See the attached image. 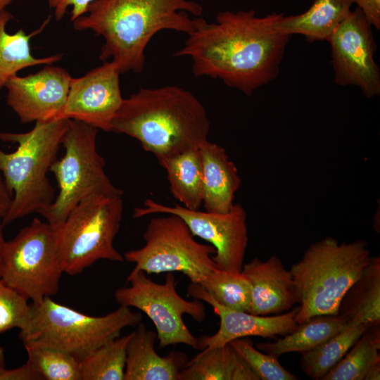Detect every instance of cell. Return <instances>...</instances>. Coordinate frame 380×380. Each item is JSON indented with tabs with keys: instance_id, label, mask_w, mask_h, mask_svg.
Instances as JSON below:
<instances>
[{
	"instance_id": "19",
	"label": "cell",
	"mask_w": 380,
	"mask_h": 380,
	"mask_svg": "<svg viewBox=\"0 0 380 380\" xmlns=\"http://www.w3.org/2000/svg\"><path fill=\"white\" fill-rule=\"evenodd\" d=\"M199 149L203 163L205 210L227 213L234 204L235 194L241 186L238 169L220 145L207 140Z\"/></svg>"
},
{
	"instance_id": "30",
	"label": "cell",
	"mask_w": 380,
	"mask_h": 380,
	"mask_svg": "<svg viewBox=\"0 0 380 380\" xmlns=\"http://www.w3.org/2000/svg\"><path fill=\"white\" fill-rule=\"evenodd\" d=\"M27 363L42 380H81L80 361L71 355L44 345L23 344Z\"/></svg>"
},
{
	"instance_id": "34",
	"label": "cell",
	"mask_w": 380,
	"mask_h": 380,
	"mask_svg": "<svg viewBox=\"0 0 380 380\" xmlns=\"http://www.w3.org/2000/svg\"><path fill=\"white\" fill-rule=\"evenodd\" d=\"M0 380H42L27 362L14 369L0 367Z\"/></svg>"
},
{
	"instance_id": "15",
	"label": "cell",
	"mask_w": 380,
	"mask_h": 380,
	"mask_svg": "<svg viewBox=\"0 0 380 380\" xmlns=\"http://www.w3.org/2000/svg\"><path fill=\"white\" fill-rule=\"evenodd\" d=\"M72 77L67 70L46 65L26 76L6 82V103L22 123L61 118Z\"/></svg>"
},
{
	"instance_id": "2",
	"label": "cell",
	"mask_w": 380,
	"mask_h": 380,
	"mask_svg": "<svg viewBox=\"0 0 380 380\" xmlns=\"http://www.w3.org/2000/svg\"><path fill=\"white\" fill-rule=\"evenodd\" d=\"M202 6L189 0H95L72 21L78 31L91 30L104 43L99 59H111L121 74L140 73L153 37L165 30L188 34L194 26L189 13L200 17Z\"/></svg>"
},
{
	"instance_id": "4",
	"label": "cell",
	"mask_w": 380,
	"mask_h": 380,
	"mask_svg": "<svg viewBox=\"0 0 380 380\" xmlns=\"http://www.w3.org/2000/svg\"><path fill=\"white\" fill-rule=\"evenodd\" d=\"M68 124V119L58 118L35 122L26 132H0L1 141L17 146L11 153L0 148V172L12 194L3 226L34 213L42 215L53 203L56 195L47 175Z\"/></svg>"
},
{
	"instance_id": "27",
	"label": "cell",
	"mask_w": 380,
	"mask_h": 380,
	"mask_svg": "<svg viewBox=\"0 0 380 380\" xmlns=\"http://www.w3.org/2000/svg\"><path fill=\"white\" fill-rule=\"evenodd\" d=\"M369 327L364 324L348 327L319 346L301 353L303 372L310 379L322 380Z\"/></svg>"
},
{
	"instance_id": "37",
	"label": "cell",
	"mask_w": 380,
	"mask_h": 380,
	"mask_svg": "<svg viewBox=\"0 0 380 380\" xmlns=\"http://www.w3.org/2000/svg\"><path fill=\"white\" fill-rule=\"evenodd\" d=\"M380 379V362L373 365L367 372L364 380Z\"/></svg>"
},
{
	"instance_id": "24",
	"label": "cell",
	"mask_w": 380,
	"mask_h": 380,
	"mask_svg": "<svg viewBox=\"0 0 380 380\" xmlns=\"http://www.w3.org/2000/svg\"><path fill=\"white\" fill-rule=\"evenodd\" d=\"M172 196L184 208L199 210L203 204V175L200 149L194 148L163 160Z\"/></svg>"
},
{
	"instance_id": "13",
	"label": "cell",
	"mask_w": 380,
	"mask_h": 380,
	"mask_svg": "<svg viewBox=\"0 0 380 380\" xmlns=\"http://www.w3.org/2000/svg\"><path fill=\"white\" fill-rule=\"evenodd\" d=\"M372 27L356 7L327 40L334 82L356 86L368 99L380 94V70L374 58L377 46Z\"/></svg>"
},
{
	"instance_id": "1",
	"label": "cell",
	"mask_w": 380,
	"mask_h": 380,
	"mask_svg": "<svg viewBox=\"0 0 380 380\" xmlns=\"http://www.w3.org/2000/svg\"><path fill=\"white\" fill-rule=\"evenodd\" d=\"M283 15L274 12L258 17L251 9L220 12L213 23L197 17L173 56L190 57L195 77L220 79L251 96L279 74L291 37L275 27Z\"/></svg>"
},
{
	"instance_id": "39",
	"label": "cell",
	"mask_w": 380,
	"mask_h": 380,
	"mask_svg": "<svg viewBox=\"0 0 380 380\" xmlns=\"http://www.w3.org/2000/svg\"><path fill=\"white\" fill-rule=\"evenodd\" d=\"M14 0H0V15Z\"/></svg>"
},
{
	"instance_id": "3",
	"label": "cell",
	"mask_w": 380,
	"mask_h": 380,
	"mask_svg": "<svg viewBox=\"0 0 380 380\" xmlns=\"http://www.w3.org/2000/svg\"><path fill=\"white\" fill-rule=\"evenodd\" d=\"M210 120L205 108L191 91L167 85L140 88L122 104L111 132L137 139L158 163L208 140Z\"/></svg>"
},
{
	"instance_id": "17",
	"label": "cell",
	"mask_w": 380,
	"mask_h": 380,
	"mask_svg": "<svg viewBox=\"0 0 380 380\" xmlns=\"http://www.w3.org/2000/svg\"><path fill=\"white\" fill-rule=\"evenodd\" d=\"M241 272L251 286L249 313L279 315L297 303L291 273L277 255H272L266 260L254 258L243 264Z\"/></svg>"
},
{
	"instance_id": "14",
	"label": "cell",
	"mask_w": 380,
	"mask_h": 380,
	"mask_svg": "<svg viewBox=\"0 0 380 380\" xmlns=\"http://www.w3.org/2000/svg\"><path fill=\"white\" fill-rule=\"evenodd\" d=\"M120 72L105 61L80 77H72L61 118L76 120L111 132V123L123 101Z\"/></svg>"
},
{
	"instance_id": "29",
	"label": "cell",
	"mask_w": 380,
	"mask_h": 380,
	"mask_svg": "<svg viewBox=\"0 0 380 380\" xmlns=\"http://www.w3.org/2000/svg\"><path fill=\"white\" fill-rule=\"evenodd\" d=\"M200 286L221 305L249 312L251 286L242 272L232 273L215 269Z\"/></svg>"
},
{
	"instance_id": "36",
	"label": "cell",
	"mask_w": 380,
	"mask_h": 380,
	"mask_svg": "<svg viewBox=\"0 0 380 380\" xmlns=\"http://www.w3.org/2000/svg\"><path fill=\"white\" fill-rule=\"evenodd\" d=\"M12 201V194L8 190L0 172V219L7 213Z\"/></svg>"
},
{
	"instance_id": "40",
	"label": "cell",
	"mask_w": 380,
	"mask_h": 380,
	"mask_svg": "<svg viewBox=\"0 0 380 380\" xmlns=\"http://www.w3.org/2000/svg\"><path fill=\"white\" fill-rule=\"evenodd\" d=\"M5 367V355L4 350L0 346V367Z\"/></svg>"
},
{
	"instance_id": "38",
	"label": "cell",
	"mask_w": 380,
	"mask_h": 380,
	"mask_svg": "<svg viewBox=\"0 0 380 380\" xmlns=\"http://www.w3.org/2000/svg\"><path fill=\"white\" fill-rule=\"evenodd\" d=\"M3 225L1 222H0V279H1V267H2V251H3V247L5 242L4 233H3Z\"/></svg>"
},
{
	"instance_id": "35",
	"label": "cell",
	"mask_w": 380,
	"mask_h": 380,
	"mask_svg": "<svg viewBox=\"0 0 380 380\" xmlns=\"http://www.w3.org/2000/svg\"><path fill=\"white\" fill-rule=\"evenodd\" d=\"M367 21L378 31L380 30V0H354Z\"/></svg>"
},
{
	"instance_id": "10",
	"label": "cell",
	"mask_w": 380,
	"mask_h": 380,
	"mask_svg": "<svg viewBox=\"0 0 380 380\" xmlns=\"http://www.w3.org/2000/svg\"><path fill=\"white\" fill-rule=\"evenodd\" d=\"M63 273L54 229L34 218L2 251L1 279L32 303L56 295Z\"/></svg>"
},
{
	"instance_id": "23",
	"label": "cell",
	"mask_w": 380,
	"mask_h": 380,
	"mask_svg": "<svg viewBox=\"0 0 380 380\" xmlns=\"http://www.w3.org/2000/svg\"><path fill=\"white\" fill-rule=\"evenodd\" d=\"M12 19L13 15L6 10L0 15V95L6 82L19 71L39 65H52L63 56L62 53H57L36 58L32 54L30 40L44 30L50 22L51 15L30 34H26L22 29L13 34L8 33L6 25Z\"/></svg>"
},
{
	"instance_id": "20",
	"label": "cell",
	"mask_w": 380,
	"mask_h": 380,
	"mask_svg": "<svg viewBox=\"0 0 380 380\" xmlns=\"http://www.w3.org/2000/svg\"><path fill=\"white\" fill-rule=\"evenodd\" d=\"M354 0H315L304 13L285 16L277 22L281 33L300 34L309 42L328 40L339 25L349 15Z\"/></svg>"
},
{
	"instance_id": "7",
	"label": "cell",
	"mask_w": 380,
	"mask_h": 380,
	"mask_svg": "<svg viewBox=\"0 0 380 380\" xmlns=\"http://www.w3.org/2000/svg\"><path fill=\"white\" fill-rule=\"evenodd\" d=\"M99 129L83 122L69 120L61 146L63 155L51 165L58 193L53 203L41 215L54 229L83 199L101 195L122 197L105 172L106 162L96 147Z\"/></svg>"
},
{
	"instance_id": "21",
	"label": "cell",
	"mask_w": 380,
	"mask_h": 380,
	"mask_svg": "<svg viewBox=\"0 0 380 380\" xmlns=\"http://www.w3.org/2000/svg\"><path fill=\"white\" fill-rule=\"evenodd\" d=\"M349 327L380 324V258L372 256L344 294L338 313Z\"/></svg>"
},
{
	"instance_id": "6",
	"label": "cell",
	"mask_w": 380,
	"mask_h": 380,
	"mask_svg": "<svg viewBox=\"0 0 380 380\" xmlns=\"http://www.w3.org/2000/svg\"><path fill=\"white\" fill-rule=\"evenodd\" d=\"M143 316L120 306L102 316L82 313L46 297L32 303L27 326L20 330L23 344L34 343L61 350L82 361L103 344L120 336L122 330L137 327Z\"/></svg>"
},
{
	"instance_id": "22",
	"label": "cell",
	"mask_w": 380,
	"mask_h": 380,
	"mask_svg": "<svg viewBox=\"0 0 380 380\" xmlns=\"http://www.w3.org/2000/svg\"><path fill=\"white\" fill-rule=\"evenodd\" d=\"M180 380H260L230 343L201 352L188 360Z\"/></svg>"
},
{
	"instance_id": "8",
	"label": "cell",
	"mask_w": 380,
	"mask_h": 380,
	"mask_svg": "<svg viewBox=\"0 0 380 380\" xmlns=\"http://www.w3.org/2000/svg\"><path fill=\"white\" fill-rule=\"evenodd\" d=\"M123 208L122 197L93 195L81 201L53 228L63 273L80 274L99 260H125L113 244Z\"/></svg>"
},
{
	"instance_id": "5",
	"label": "cell",
	"mask_w": 380,
	"mask_h": 380,
	"mask_svg": "<svg viewBox=\"0 0 380 380\" xmlns=\"http://www.w3.org/2000/svg\"><path fill=\"white\" fill-rule=\"evenodd\" d=\"M367 242H338L331 236L312 243L289 270L295 286L298 324L318 315H337L341 299L371 258Z\"/></svg>"
},
{
	"instance_id": "31",
	"label": "cell",
	"mask_w": 380,
	"mask_h": 380,
	"mask_svg": "<svg viewBox=\"0 0 380 380\" xmlns=\"http://www.w3.org/2000/svg\"><path fill=\"white\" fill-rule=\"evenodd\" d=\"M229 343L258 374L260 380L298 379L279 363L277 357L255 348L250 339L237 338Z\"/></svg>"
},
{
	"instance_id": "9",
	"label": "cell",
	"mask_w": 380,
	"mask_h": 380,
	"mask_svg": "<svg viewBox=\"0 0 380 380\" xmlns=\"http://www.w3.org/2000/svg\"><path fill=\"white\" fill-rule=\"evenodd\" d=\"M151 218L143 234L144 245L123 254L134 263L133 270L147 274L179 272L191 283L201 285L215 269V248L194 239L186 222L179 216Z\"/></svg>"
},
{
	"instance_id": "25",
	"label": "cell",
	"mask_w": 380,
	"mask_h": 380,
	"mask_svg": "<svg viewBox=\"0 0 380 380\" xmlns=\"http://www.w3.org/2000/svg\"><path fill=\"white\" fill-rule=\"evenodd\" d=\"M348 327L346 321L338 315H318L298 324L293 331L283 338L274 342L258 343L256 348L277 357L291 352L303 353Z\"/></svg>"
},
{
	"instance_id": "16",
	"label": "cell",
	"mask_w": 380,
	"mask_h": 380,
	"mask_svg": "<svg viewBox=\"0 0 380 380\" xmlns=\"http://www.w3.org/2000/svg\"><path fill=\"white\" fill-rule=\"evenodd\" d=\"M187 294L208 303L220 318V327L216 333L198 338L201 350H209L234 339L249 336L274 338L277 336H284L293 331L298 325L295 319L298 306L279 315H256L221 305L197 284H190Z\"/></svg>"
},
{
	"instance_id": "28",
	"label": "cell",
	"mask_w": 380,
	"mask_h": 380,
	"mask_svg": "<svg viewBox=\"0 0 380 380\" xmlns=\"http://www.w3.org/2000/svg\"><path fill=\"white\" fill-rule=\"evenodd\" d=\"M131 335L110 341L80 361L81 380H124Z\"/></svg>"
},
{
	"instance_id": "26",
	"label": "cell",
	"mask_w": 380,
	"mask_h": 380,
	"mask_svg": "<svg viewBox=\"0 0 380 380\" xmlns=\"http://www.w3.org/2000/svg\"><path fill=\"white\" fill-rule=\"evenodd\" d=\"M380 324L369 327L322 380H364L380 362Z\"/></svg>"
},
{
	"instance_id": "32",
	"label": "cell",
	"mask_w": 380,
	"mask_h": 380,
	"mask_svg": "<svg viewBox=\"0 0 380 380\" xmlns=\"http://www.w3.org/2000/svg\"><path fill=\"white\" fill-rule=\"evenodd\" d=\"M30 315L28 300L0 279V334L13 328L24 329Z\"/></svg>"
},
{
	"instance_id": "33",
	"label": "cell",
	"mask_w": 380,
	"mask_h": 380,
	"mask_svg": "<svg viewBox=\"0 0 380 380\" xmlns=\"http://www.w3.org/2000/svg\"><path fill=\"white\" fill-rule=\"evenodd\" d=\"M95 0H48L49 6L53 10L57 20H61L67 13L69 6H72L70 20L86 13L88 6Z\"/></svg>"
},
{
	"instance_id": "18",
	"label": "cell",
	"mask_w": 380,
	"mask_h": 380,
	"mask_svg": "<svg viewBox=\"0 0 380 380\" xmlns=\"http://www.w3.org/2000/svg\"><path fill=\"white\" fill-rule=\"evenodd\" d=\"M156 339V331L141 322L137 326L127 347L124 380H180L187 356L175 351L160 355L155 349Z\"/></svg>"
},
{
	"instance_id": "11",
	"label": "cell",
	"mask_w": 380,
	"mask_h": 380,
	"mask_svg": "<svg viewBox=\"0 0 380 380\" xmlns=\"http://www.w3.org/2000/svg\"><path fill=\"white\" fill-rule=\"evenodd\" d=\"M127 281L129 285L118 289L115 299L121 306L139 310L152 321L160 348L185 344L199 349L198 338L189 331L183 316L203 322L206 317L205 305L202 300H186L178 294L172 272H167L164 283L158 284L144 272L132 270Z\"/></svg>"
},
{
	"instance_id": "12",
	"label": "cell",
	"mask_w": 380,
	"mask_h": 380,
	"mask_svg": "<svg viewBox=\"0 0 380 380\" xmlns=\"http://www.w3.org/2000/svg\"><path fill=\"white\" fill-rule=\"evenodd\" d=\"M156 213L173 214L180 217L194 236L210 243L215 253L213 260L218 270L241 272L248 242L246 213L239 203H234L227 213H217L189 210L182 205L167 206L147 198L142 207L135 208L133 217Z\"/></svg>"
}]
</instances>
